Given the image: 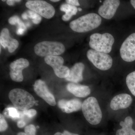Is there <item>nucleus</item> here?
<instances>
[{
	"label": "nucleus",
	"instance_id": "16",
	"mask_svg": "<svg viewBox=\"0 0 135 135\" xmlns=\"http://www.w3.org/2000/svg\"><path fill=\"white\" fill-rule=\"evenodd\" d=\"M66 89L69 92L78 97H86L91 92L90 89L88 86L74 83H68Z\"/></svg>",
	"mask_w": 135,
	"mask_h": 135
},
{
	"label": "nucleus",
	"instance_id": "1",
	"mask_svg": "<svg viewBox=\"0 0 135 135\" xmlns=\"http://www.w3.org/2000/svg\"><path fill=\"white\" fill-rule=\"evenodd\" d=\"M101 17L95 13H89L73 20L70 24V28L74 31L84 33L96 29L101 25Z\"/></svg>",
	"mask_w": 135,
	"mask_h": 135
},
{
	"label": "nucleus",
	"instance_id": "34",
	"mask_svg": "<svg viewBox=\"0 0 135 135\" xmlns=\"http://www.w3.org/2000/svg\"><path fill=\"white\" fill-rule=\"evenodd\" d=\"M17 135H27L25 133H23V132H20V133H18Z\"/></svg>",
	"mask_w": 135,
	"mask_h": 135
},
{
	"label": "nucleus",
	"instance_id": "33",
	"mask_svg": "<svg viewBox=\"0 0 135 135\" xmlns=\"http://www.w3.org/2000/svg\"><path fill=\"white\" fill-rule=\"evenodd\" d=\"M130 2L131 5L135 9V0H131L130 1Z\"/></svg>",
	"mask_w": 135,
	"mask_h": 135
},
{
	"label": "nucleus",
	"instance_id": "8",
	"mask_svg": "<svg viewBox=\"0 0 135 135\" xmlns=\"http://www.w3.org/2000/svg\"><path fill=\"white\" fill-rule=\"evenodd\" d=\"M44 60L47 64L53 68L55 74L60 78H66L69 76L70 70L63 65L64 59L59 56H49L45 57Z\"/></svg>",
	"mask_w": 135,
	"mask_h": 135
},
{
	"label": "nucleus",
	"instance_id": "31",
	"mask_svg": "<svg viewBox=\"0 0 135 135\" xmlns=\"http://www.w3.org/2000/svg\"><path fill=\"white\" fill-rule=\"evenodd\" d=\"M63 135H79L78 134H74V133H70L67 131L65 130L63 132Z\"/></svg>",
	"mask_w": 135,
	"mask_h": 135
},
{
	"label": "nucleus",
	"instance_id": "20",
	"mask_svg": "<svg viewBox=\"0 0 135 135\" xmlns=\"http://www.w3.org/2000/svg\"><path fill=\"white\" fill-rule=\"evenodd\" d=\"M126 82L128 88L135 97V71L128 74L126 77Z\"/></svg>",
	"mask_w": 135,
	"mask_h": 135
},
{
	"label": "nucleus",
	"instance_id": "22",
	"mask_svg": "<svg viewBox=\"0 0 135 135\" xmlns=\"http://www.w3.org/2000/svg\"><path fill=\"white\" fill-rule=\"evenodd\" d=\"M25 132L27 135H35L36 128L34 125L31 124L26 127L25 128Z\"/></svg>",
	"mask_w": 135,
	"mask_h": 135
},
{
	"label": "nucleus",
	"instance_id": "32",
	"mask_svg": "<svg viewBox=\"0 0 135 135\" xmlns=\"http://www.w3.org/2000/svg\"><path fill=\"white\" fill-rule=\"evenodd\" d=\"M22 18L24 20H27L28 19V16L26 12H24L22 14Z\"/></svg>",
	"mask_w": 135,
	"mask_h": 135
},
{
	"label": "nucleus",
	"instance_id": "35",
	"mask_svg": "<svg viewBox=\"0 0 135 135\" xmlns=\"http://www.w3.org/2000/svg\"><path fill=\"white\" fill-rule=\"evenodd\" d=\"M54 135H63V133H60V132H57Z\"/></svg>",
	"mask_w": 135,
	"mask_h": 135
},
{
	"label": "nucleus",
	"instance_id": "2",
	"mask_svg": "<svg viewBox=\"0 0 135 135\" xmlns=\"http://www.w3.org/2000/svg\"><path fill=\"white\" fill-rule=\"evenodd\" d=\"M8 97L15 108L20 110H29L35 103L31 94L21 89H12L9 93Z\"/></svg>",
	"mask_w": 135,
	"mask_h": 135
},
{
	"label": "nucleus",
	"instance_id": "19",
	"mask_svg": "<svg viewBox=\"0 0 135 135\" xmlns=\"http://www.w3.org/2000/svg\"><path fill=\"white\" fill-rule=\"evenodd\" d=\"M60 10L65 13L62 17V19L64 21L70 20L73 16L76 15L77 12V9L76 7L68 3L62 4L60 7Z\"/></svg>",
	"mask_w": 135,
	"mask_h": 135
},
{
	"label": "nucleus",
	"instance_id": "5",
	"mask_svg": "<svg viewBox=\"0 0 135 135\" xmlns=\"http://www.w3.org/2000/svg\"><path fill=\"white\" fill-rule=\"evenodd\" d=\"M34 49L35 54L41 57L59 55L62 54L65 49L64 46L60 42L48 41L37 44Z\"/></svg>",
	"mask_w": 135,
	"mask_h": 135
},
{
	"label": "nucleus",
	"instance_id": "7",
	"mask_svg": "<svg viewBox=\"0 0 135 135\" xmlns=\"http://www.w3.org/2000/svg\"><path fill=\"white\" fill-rule=\"evenodd\" d=\"M27 8L47 19L53 17L55 13V8L45 1L31 0L26 3Z\"/></svg>",
	"mask_w": 135,
	"mask_h": 135
},
{
	"label": "nucleus",
	"instance_id": "10",
	"mask_svg": "<svg viewBox=\"0 0 135 135\" xmlns=\"http://www.w3.org/2000/svg\"><path fill=\"white\" fill-rule=\"evenodd\" d=\"M29 63L24 58H20L11 63L10 65V76L12 80L20 82L23 80V70L28 67Z\"/></svg>",
	"mask_w": 135,
	"mask_h": 135
},
{
	"label": "nucleus",
	"instance_id": "37",
	"mask_svg": "<svg viewBox=\"0 0 135 135\" xmlns=\"http://www.w3.org/2000/svg\"><path fill=\"white\" fill-rule=\"evenodd\" d=\"M78 10H79V11H81L82 10V9L81 8H79Z\"/></svg>",
	"mask_w": 135,
	"mask_h": 135
},
{
	"label": "nucleus",
	"instance_id": "26",
	"mask_svg": "<svg viewBox=\"0 0 135 135\" xmlns=\"http://www.w3.org/2000/svg\"><path fill=\"white\" fill-rule=\"evenodd\" d=\"M21 20L17 16H15L11 17L8 19V22L11 25H16Z\"/></svg>",
	"mask_w": 135,
	"mask_h": 135
},
{
	"label": "nucleus",
	"instance_id": "6",
	"mask_svg": "<svg viewBox=\"0 0 135 135\" xmlns=\"http://www.w3.org/2000/svg\"><path fill=\"white\" fill-rule=\"evenodd\" d=\"M86 55L88 60L99 70L106 71L109 70L112 66V58L108 54L90 49L87 51Z\"/></svg>",
	"mask_w": 135,
	"mask_h": 135
},
{
	"label": "nucleus",
	"instance_id": "36",
	"mask_svg": "<svg viewBox=\"0 0 135 135\" xmlns=\"http://www.w3.org/2000/svg\"><path fill=\"white\" fill-rule=\"evenodd\" d=\"M51 1L53 2H57L59 1V0H51Z\"/></svg>",
	"mask_w": 135,
	"mask_h": 135
},
{
	"label": "nucleus",
	"instance_id": "4",
	"mask_svg": "<svg viewBox=\"0 0 135 135\" xmlns=\"http://www.w3.org/2000/svg\"><path fill=\"white\" fill-rule=\"evenodd\" d=\"M114 42V38L111 34L95 33L90 37L89 45L92 49L108 54L112 51Z\"/></svg>",
	"mask_w": 135,
	"mask_h": 135
},
{
	"label": "nucleus",
	"instance_id": "11",
	"mask_svg": "<svg viewBox=\"0 0 135 135\" xmlns=\"http://www.w3.org/2000/svg\"><path fill=\"white\" fill-rule=\"evenodd\" d=\"M33 88L36 94L49 105L52 106L56 105L55 97L49 90L46 83L44 81L41 80H37L35 83Z\"/></svg>",
	"mask_w": 135,
	"mask_h": 135
},
{
	"label": "nucleus",
	"instance_id": "3",
	"mask_svg": "<svg viewBox=\"0 0 135 135\" xmlns=\"http://www.w3.org/2000/svg\"><path fill=\"white\" fill-rule=\"evenodd\" d=\"M81 109L84 118L90 124L97 125L101 122L102 112L95 98L90 97L84 100Z\"/></svg>",
	"mask_w": 135,
	"mask_h": 135
},
{
	"label": "nucleus",
	"instance_id": "25",
	"mask_svg": "<svg viewBox=\"0 0 135 135\" xmlns=\"http://www.w3.org/2000/svg\"><path fill=\"white\" fill-rule=\"evenodd\" d=\"M37 112L36 110L33 109H29L23 111V114L29 118H32L36 115Z\"/></svg>",
	"mask_w": 135,
	"mask_h": 135
},
{
	"label": "nucleus",
	"instance_id": "18",
	"mask_svg": "<svg viewBox=\"0 0 135 135\" xmlns=\"http://www.w3.org/2000/svg\"><path fill=\"white\" fill-rule=\"evenodd\" d=\"M133 120L130 116H127L124 121L120 122L121 129L116 131V135H135V131L133 129Z\"/></svg>",
	"mask_w": 135,
	"mask_h": 135
},
{
	"label": "nucleus",
	"instance_id": "30",
	"mask_svg": "<svg viewBox=\"0 0 135 135\" xmlns=\"http://www.w3.org/2000/svg\"><path fill=\"white\" fill-rule=\"evenodd\" d=\"M26 30L22 28H17L16 31V33L18 35H22L24 33Z\"/></svg>",
	"mask_w": 135,
	"mask_h": 135
},
{
	"label": "nucleus",
	"instance_id": "21",
	"mask_svg": "<svg viewBox=\"0 0 135 135\" xmlns=\"http://www.w3.org/2000/svg\"><path fill=\"white\" fill-rule=\"evenodd\" d=\"M28 17L32 19V21L35 24H38L41 20V17L40 15L37 14L33 11H26Z\"/></svg>",
	"mask_w": 135,
	"mask_h": 135
},
{
	"label": "nucleus",
	"instance_id": "15",
	"mask_svg": "<svg viewBox=\"0 0 135 135\" xmlns=\"http://www.w3.org/2000/svg\"><path fill=\"white\" fill-rule=\"evenodd\" d=\"M58 105L64 112L70 113L82 109V103L78 99H62L58 101Z\"/></svg>",
	"mask_w": 135,
	"mask_h": 135
},
{
	"label": "nucleus",
	"instance_id": "24",
	"mask_svg": "<svg viewBox=\"0 0 135 135\" xmlns=\"http://www.w3.org/2000/svg\"><path fill=\"white\" fill-rule=\"evenodd\" d=\"M7 110L8 112L9 115L13 118H19L20 114L16 109L13 107H9L7 109Z\"/></svg>",
	"mask_w": 135,
	"mask_h": 135
},
{
	"label": "nucleus",
	"instance_id": "17",
	"mask_svg": "<svg viewBox=\"0 0 135 135\" xmlns=\"http://www.w3.org/2000/svg\"><path fill=\"white\" fill-rule=\"evenodd\" d=\"M84 65L83 63H77L75 64L70 70L69 76L66 80L74 83L80 82L83 79V73L84 70Z\"/></svg>",
	"mask_w": 135,
	"mask_h": 135
},
{
	"label": "nucleus",
	"instance_id": "12",
	"mask_svg": "<svg viewBox=\"0 0 135 135\" xmlns=\"http://www.w3.org/2000/svg\"><path fill=\"white\" fill-rule=\"evenodd\" d=\"M120 4L119 0H105L98 10L99 16L106 19H110L115 15Z\"/></svg>",
	"mask_w": 135,
	"mask_h": 135
},
{
	"label": "nucleus",
	"instance_id": "38",
	"mask_svg": "<svg viewBox=\"0 0 135 135\" xmlns=\"http://www.w3.org/2000/svg\"></svg>",
	"mask_w": 135,
	"mask_h": 135
},
{
	"label": "nucleus",
	"instance_id": "29",
	"mask_svg": "<svg viewBox=\"0 0 135 135\" xmlns=\"http://www.w3.org/2000/svg\"><path fill=\"white\" fill-rule=\"evenodd\" d=\"M26 125V123L24 121L20 120L18 121L17 123V126L19 128L24 127Z\"/></svg>",
	"mask_w": 135,
	"mask_h": 135
},
{
	"label": "nucleus",
	"instance_id": "9",
	"mask_svg": "<svg viewBox=\"0 0 135 135\" xmlns=\"http://www.w3.org/2000/svg\"><path fill=\"white\" fill-rule=\"evenodd\" d=\"M121 57L127 62L135 60V33L131 34L122 44L120 49Z\"/></svg>",
	"mask_w": 135,
	"mask_h": 135
},
{
	"label": "nucleus",
	"instance_id": "14",
	"mask_svg": "<svg viewBox=\"0 0 135 135\" xmlns=\"http://www.w3.org/2000/svg\"><path fill=\"white\" fill-rule=\"evenodd\" d=\"M0 43L4 48L7 47L10 53L15 51L19 46L18 41L10 36L9 31L6 28L3 29L1 32Z\"/></svg>",
	"mask_w": 135,
	"mask_h": 135
},
{
	"label": "nucleus",
	"instance_id": "13",
	"mask_svg": "<svg viewBox=\"0 0 135 135\" xmlns=\"http://www.w3.org/2000/svg\"><path fill=\"white\" fill-rule=\"evenodd\" d=\"M132 102L133 99L130 95L127 94H119L112 99L110 107L113 110L126 109L130 106Z\"/></svg>",
	"mask_w": 135,
	"mask_h": 135
},
{
	"label": "nucleus",
	"instance_id": "23",
	"mask_svg": "<svg viewBox=\"0 0 135 135\" xmlns=\"http://www.w3.org/2000/svg\"><path fill=\"white\" fill-rule=\"evenodd\" d=\"M8 124L2 114H0V131H5L7 129Z\"/></svg>",
	"mask_w": 135,
	"mask_h": 135
},
{
	"label": "nucleus",
	"instance_id": "27",
	"mask_svg": "<svg viewBox=\"0 0 135 135\" xmlns=\"http://www.w3.org/2000/svg\"><path fill=\"white\" fill-rule=\"evenodd\" d=\"M66 2L68 4L73 5L74 6H79L80 4L79 3V1L77 0H66Z\"/></svg>",
	"mask_w": 135,
	"mask_h": 135
},
{
	"label": "nucleus",
	"instance_id": "28",
	"mask_svg": "<svg viewBox=\"0 0 135 135\" xmlns=\"http://www.w3.org/2000/svg\"><path fill=\"white\" fill-rule=\"evenodd\" d=\"M21 1L19 0H8L7 1V3L8 5L9 6H12L14 5L15 3L19 2Z\"/></svg>",
	"mask_w": 135,
	"mask_h": 135
}]
</instances>
